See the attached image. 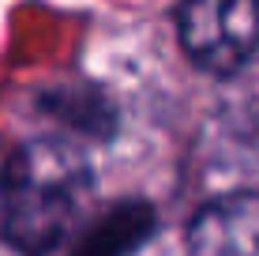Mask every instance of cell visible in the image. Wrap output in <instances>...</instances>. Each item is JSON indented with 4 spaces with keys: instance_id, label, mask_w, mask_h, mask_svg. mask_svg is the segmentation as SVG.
Returning <instances> with one entry per match:
<instances>
[{
    "instance_id": "6da1fadb",
    "label": "cell",
    "mask_w": 259,
    "mask_h": 256,
    "mask_svg": "<svg viewBox=\"0 0 259 256\" xmlns=\"http://www.w3.org/2000/svg\"><path fill=\"white\" fill-rule=\"evenodd\" d=\"M91 200V166L79 147L34 139L8 158L0 177V230L23 256H46L75 230Z\"/></svg>"
},
{
    "instance_id": "7a4b0ae2",
    "label": "cell",
    "mask_w": 259,
    "mask_h": 256,
    "mask_svg": "<svg viewBox=\"0 0 259 256\" xmlns=\"http://www.w3.org/2000/svg\"><path fill=\"white\" fill-rule=\"evenodd\" d=\"M177 30L199 68L229 76L259 49V0H181Z\"/></svg>"
},
{
    "instance_id": "3957f363",
    "label": "cell",
    "mask_w": 259,
    "mask_h": 256,
    "mask_svg": "<svg viewBox=\"0 0 259 256\" xmlns=\"http://www.w3.org/2000/svg\"><path fill=\"white\" fill-rule=\"evenodd\" d=\"M192 256H259V196L233 192L207 204L188 230Z\"/></svg>"
}]
</instances>
